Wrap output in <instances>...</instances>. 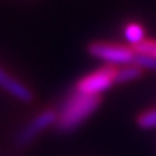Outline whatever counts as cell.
Masks as SVG:
<instances>
[{"instance_id":"cell-1","label":"cell","mask_w":156,"mask_h":156,"mask_svg":"<svg viewBox=\"0 0 156 156\" xmlns=\"http://www.w3.org/2000/svg\"><path fill=\"white\" fill-rule=\"evenodd\" d=\"M100 105V96H87L74 90L56 112V127L62 132H71L80 126Z\"/></svg>"},{"instance_id":"cell-2","label":"cell","mask_w":156,"mask_h":156,"mask_svg":"<svg viewBox=\"0 0 156 156\" xmlns=\"http://www.w3.org/2000/svg\"><path fill=\"white\" fill-rule=\"evenodd\" d=\"M87 50L93 58L100 59L108 65H114V67L132 64L135 56L133 47L126 44H118V43H106V41H94L88 44Z\"/></svg>"},{"instance_id":"cell-3","label":"cell","mask_w":156,"mask_h":156,"mask_svg":"<svg viewBox=\"0 0 156 156\" xmlns=\"http://www.w3.org/2000/svg\"><path fill=\"white\" fill-rule=\"evenodd\" d=\"M115 73L117 67L114 65H105L99 70H94L76 83V91L87 96H100L115 83Z\"/></svg>"},{"instance_id":"cell-4","label":"cell","mask_w":156,"mask_h":156,"mask_svg":"<svg viewBox=\"0 0 156 156\" xmlns=\"http://www.w3.org/2000/svg\"><path fill=\"white\" fill-rule=\"evenodd\" d=\"M52 124H56V112L55 111H43L38 115H35L29 124H26L17 135L15 143L18 147H24L29 143H32L43 130H46L47 127H50Z\"/></svg>"},{"instance_id":"cell-5","label":"cell","mask_w":156,"mask_h":156,"mask_svg":"<svg viewBox=\"0 0 156 156\" xmlns=\"http://www.w3.org/2000/svg\"><path fill=\"white\" fill-rule=\"evenodd\" d=\"M0 88H3L12 97H15L17 100L24 102V103H29L34 99L32 91L23 82H20L18 79H15L12 76H9L3 68H0Z\"/></svg>"},{"instance_id":"cell-6","label":"cell","mask_w":156,"mask_h":156,"mask_svg":"<svg viewBox=\"0 0 156 156\" xmlns=\"http://www.w3.org/2000/svg\"><path fill=\"white\" fill-rule=\"evenodd\" d=\"M123 32H124V38L129 43L130 47H135V46L141 44L144 40H147L146 38V30H144L143 24L141 23H136V21L127 23L124 26V30Z\"/></svg>"},{"instance_id":"cell-7","label":"cell","mask_w":156,"mask_h":156,"mask_svg":"<svg viewBox=\"0 0 156 156\" xmlns=\"http://www.w3.org/2000/svg\"><path fill=\"white\" fill-rule=\"evenodd\" d=\"M143 68H140L135 64H127L121 65V68H117L115 73V83H127L132 80H136L143 76Z\"/></svg>"},{"instance_id":"cell-8","label":"cell","mask_w":156,"mask_h":156,"mask_svg":"<svg viewBox=\"0 0 156 156\" xmlns=\"http://www.w3.org/2000/svg\"><path fill=\"white\" fill-rule=\"evenodd\" d=\"M132 64L138 65L143 70H156V58L150 56V55H146V53L135 52Z\"/></svg>"},{"instance_id":"cell-9","label":"cell","mask_w":156,"mask_h":156,"mask_svg":"<svg viewBox=\"0 0 156 156\" xmlns=\"http://www.w3.org/2000/svg\"><path fill=\"white\" fill-rule=\"evenodd\" d=\"M136 123L141 129H155L156 127V108L143 112L138 118Z\"/></svg>"},{"instance_id":"cell-10","label":"cell","mask_w":156,"mask_h":156,"mask_svg":"<svg viewBox=\"0 0 156 156\" xmlns=\"http://www.w3.org/2000/svg\"><path fill=\"white\" fill-rule=\"evenodd\" d=\"M133 50L138 53H146V55H150V56L156 58V40H149V38H147V40H144L141 44L135 46Z\"/></svg>"}]
</instances>
